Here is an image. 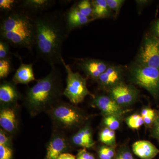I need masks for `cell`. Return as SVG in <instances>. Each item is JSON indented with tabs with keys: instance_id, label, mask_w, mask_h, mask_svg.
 Here are the masks:
<instances>
[{
	"instance_id": "obj_32",
	"label": "cell",
	"mask_w": 159,
	"mask_h": 159,
	"mask_svg": "<svg viewBox=\"0 0 159 159\" xmlns=\"http://www.w3.org/2000/svg\"><path fill=\"white\" fill-rule=\"evenodd\" d=\"M124 2L125 1L123 0H106L109 9L115 11L116 15L119 13V10Z\"/></svg>"
},
{
	"instance_id": "obj_35",
	"label": "cell",
	"mask_w": 159,
	"mask_h": 159,
	"mask_svg": "<svg viewBox=\"0 0 159 159\" xmlns=\"http://www.w3.org/2000/svg\"><path fill=\"white\" fill-rule=\"evenodd\" d=\"M153 134L154 137L159 141V114L154 121Z\"/></svg>"
},
{
	"instance_id": "obj_28",
	"label": "cell",
	"mask_w": 159,
	"mask_h": 159,
	"mask_svg": "<svg viewBox=\"0 0 159 159\" xmlns=\"http://www.w3.org/2000/svg\"><path fill=\"white\" fill-rule=\"evenodd\" d=\"M118 118L115 116H106L103 122L107 127L111 130H117L120 126V122Z\"/></svg>"
},
{
	"instance_id": "obj_22",
	"label": "cell",
	"mask_w": 159,
	"mask_h": 159,
	"mask_svg": "<svg viewBox=\"0 0 159 159\" xmlns=\"http://www.w3.org/2000/svg\"><path fill=\"white\" fill-rule=\"evenodd\" d=\"M75 5L77 9L83 15L92 19L93 6L91 1L89 0H82L79 1Z\"/></svg>"
},
{
	"instance_id": "obj_10",
	"label": "cell",
	"mask_w": 159,
	"mask_h": 159,
	"mask_svg": "<svg viewBox=\"0 0 159 159\" xmlns=\"http://www.w3.org/2000/svg\"><path fill=\"white\" fill-rule=\"evenodd\" d=\"M110 97L122 107L133 103L138 97V90L130 85L121 83L109 89Z\"/></svg>"
},
{
	"instance_id": "obj_38",
	"label": "cell",
	"mask_w": 159,
	"mask_h": 159,
	"mask_svg": "<svg viewBox=\"0 0 159 159\" xmlns=\"http://www.w3.org/2000/svg\"><path fill=\"white\" fill-rule=\"evenodd\" d=\"M158 42L159 45V40H158Z\"/></svg>"
},
{
	"instance_id": "obj_26",
	"label": "cell",
	"mask_w": 159,
	"mask_h": 159,
	"mask_svg": "<svg viewBox=\"0 0 159 159\" xmlns=\"http://www.w3.org/2000/svg\"><path fill=\"white\" fill-rule=\"evenodd\" d=\"M116 155L115 149L107 145L101 146L98 151L99 159H113Z\"/></svg>"
},
{
	"instance_id": "obj_17",
	"label": "cell",
	"mask_w": 159,
	"mask_h": 159,
	"mask_svg": "<svg viewBox=\"0 0 159 159\" xmlns=\"http://www.w3.org/2000/svg\"><path fill=\"white\" fill-rule=\"evenodd\" d=\"M70 141L72 145L86 149L92 148L95 144L92 130L88 125L80 129L72 137Z\"/></svg>"
},
{
	"instance_id": "obj_4",
	"label": "cell",
	"mask_w": 159,
	"mask_h": 159,
	"mask_svg": "<svg viewBox=\"0 0 159 159\" xmlns=\"http://www.w3.org/2000/svg\"><path fill=\"white\" fill-rule=\"evenodd\" d=\"M47 113L54 128L59 131H70L77 128L84 121L85 116L81 111L73 104L59 101Z\"/></svg>"
},
{
	"instance_id": "obj_30",
	"label": "cell",
	"mask_w": 159,
	"mask_h": 159,
	"mask_svg": "<svg viewBox=\"0 0 159 159\" xmlns=\"http://www.w3.org/2000/svg\"><path fill=\"white\" fill-rule=\"evenodd\" d=\"M12 136L1 128L0 130V145L11 147Z\"/></svg>"
},
{
	"instance_id": "obj_27",
	"label": "cell",
	"mask_w": 159,
	"mask_h": 159,
	"mask_svg": "<svg viewBox=\"0 0 159 159\" xmlns=\"http://www.w3.org/2000/svg\"><path fill=\"white\" fill-rule=\"evenodd\" d=\"M141 116L143 118L144 123L146 125H150L155 120V113L152 109H143L141 112Z\"/></svg>"
},
{
	"instance_id": "obj_31",
	"label": "cell",
	"mask_w": 159,
	"mask_h": 159,
	"mask_svg": "<svg viewBox=\"0 0 159 159\" xmlns=\"http://www.w3.org/2000/svg\"><path fill=\"white\" fill-rule=\"evenodd\" d=\"M13 150L11 147L0 145V159H12Z\"/></svg>"
},
{
	"instance_id": "obj_24",
	"label": "cell",
	"mask_w": 159,
	"mask_h": 159,
	"mask_svg": "<svg viewBox=\"0 0 159 159\" xmlns=\"http://www.w3.org/2000/svg\"><path fill=\"white\" fill-rule=\"evenodd\" d=\"M126 124L129 128L138 129L144 123L142 116L138 114H134L128 117L126 119Z\"/></svg>"
},
{
	"instance_id": "obj_34",
	"label": "cell",
	"mask_w": 159,
	"mask_h": 159,
	"mask_svg": "<svg viewBox=\"0 0 159 159\" xmlns=\"http://www.w3.org/2000/svg\"><path fill=\"white\" fill-rule=\"evenodd\" d=\"M76 159H96L92 154L87 151L86 148H82L78 151Z\"/></svg>"
},
{
	"instance_id": "obj_19",
	"label": "cell",
	"mask_w": 159,
	"mask_h": 159,
	"mask_svg": "<svg viewBox=\"0 0 159 159\" xmlns=\"http://www.w3.org/2000/svg\"><path fill=\"white\" fill-rule=\"evenodd\" d=\"M20 65L16 70L12 78V81L16 84H27L35 80L33 72V64L24 63L20 57Z\"/></svg>"
},
{
	"instance_id": "obj_13",
	"label": "cell",
	"mask_w": 159,
	"mask_h": 159,
	"mask_svg": "<svg viewBox=\"0 0 159 159\" xmlns=\"http://www.w3.org/2000/svg\"><path fill=\"white\" fill-rule=\"evenodd\" d=\"M123 70L119 66H110L106 70L100 75L97 82L102 88L110 89L122 83Z\"/></svg>"
},
{
	"instance_id": "obj_23",
	"label": "cell",
	"mask_w": 159,
	"mask_h": 159,
	"mask_svg": "<svg viewBox=\"0 0 159 159\" xmlns=\"http://www.w3.org/2000/svg\"><path fill=\"white\" fill-rule=\"evenodd\" d=\"M12 64L10 58L0 60V78L4 79L8 77L12 71Z\"/></svg>"
},
{
	"instance_id": "obj_6",
	"label": "cell",
	"mask_w": 159,
	"mask_h": 159,
	"mask_svg": "<svg viewBox=\"0 0 159 159\" xmlns=\"http://www.w3.org/2000/svg\"><path fill=\"white\" fill-rule=\"evenodd\" d=\"M133 80L139 86L145 89L154 97L159 94V70L139 65L131 71Z\"/></svg>"
},
{
	"instance_id": "obj_14",
	"label": "cell",
	"mask_w": 159,
	"mask_h": 159,
	"mask_svg": "<svg viewBox=\"0 0 159 159\" xmlns=\"http://www.w3.org/2000/svg\"><path fill=\"white\" fill-rule=\"evenodd\" d=\"M66 27L69 33L73 30L86 25L92 19L83 15L77 9L75 4L66 12L64 15Z\"/></svg>"
},
{
	"instance_id": "obj_11",
	"label": "cell",
	"mask_w": 159,
	"mask_h": 159,
	"mask_svg": "<svg viewBox=\"0 0 159 159\" xmlns=\"http://www.w3.org/2000/svg\"><path fill=\"white\" fill-rule=\"evenodd\" d=\"M78 62V66L84 71L87 77L96 80L110 66L103 61L94 58L79 60Z\"/></svg>"
},
{
	"instance_id": "obj_33",
	"label": "cell",
	"mask_w": 159,
	"mask_h": 159,
	"mask_svg": "<svg viewBox=\"0 0 159 159\" xmlns=\"http://www.w3.org/2000/svg\"><path fill=\"white\" fill-rule=\"evenodd\" d=\"M114 159H135L132 154L128 148H120L116 153Z\"/></svg>"
},
{
	"instance_id": "obj_12",
	"label": "cell",
	"mask_w": 159,
	"mask_h": 159,
	"mask_svg": "<svg viewBox=\"0 0 159 159\" xmlns=\"http://www.w3.org/2000/svg\"><path fill=\"white\" fill-rule=\"evenodd\" d=\"M93 105L97 107L103 115L119 117L123 113L122 107L110 96L99 95L94 97Z\"/></svg>"
},
{
	"instance_id": "obj_5",
	"label": "cell",
	"mask_w": 159,
	"mask_h": 159,
	"mask_svg": "<svg viewBox=\"0 0 159 159\" xmlns=\"http://www.w3.org/2000/svg\"><path fill=\"white\" fill-rule=\"evenodd\" d=\"M62 64L66 72V86L63 95L73 104L83 102L86 97L92 95L87 86L86 80L79 73L72 71L70 66L62 60Z\"/></svg>"
},
{
	"instance_id": "obj_1",
	"label": "cell",
	"mask_w": 159,
	"mask_h": 159,
	"mask_svg": "<svg viewBox=\"0 0 159 159\" xmlns=\"http://www.w3.org/2000/svg\"><path fill=\"white\" fill-rule=\"evenodd\" d=\"M34 48L39 57L51 66L62 64V46L69 33L64 15L44 12L34 16Z\"/></svg>"
},
{
	"instance_id": "obj_20",
	"label": "cell",
	"mask_w": 159,
	"mask_h": 159,
	"mask_svg": "<svg viewBox=\"0 0 159 159\" xmlns=\"http://www.w3.org/2000/svg\"><path fill=\"white\" fill-rule=\"evenodd\" d=\"M93 6L92 20L104 18L111 14V9L107 3L106 0H93L91 1Z\"/></svg>"
},
{
	"instance_id": "obj_21",
	"label": "cell",
	"mask_w": 159,
	"mask_h": 159,
	"mask_svg": "<svg viewBox=\"0 0 159 159\" xmlns=\"http://www.w3.org/2000/svg\"><path fill=\"white\" fill-rule=\"evenodd\" d=\"M99 140L107 146H113L116 144V133L115 131L106 127L99 134Z\"/></svg>"
},
{
	"instance_id": "obj_2",
	"label": "cell",
	"mask_w": 159,
	"mask_h": 159,
	"mask_svg": "<svg viewBox=\"0 0 159 159\" xmlns=\"http://www.w3.org/2000/svg\"><path fill=\"white\" fill-rule=\"evenodd\" d=\"M51 67L48 74L37 80L34 86L26 91L24 104L31 116L43 112L47 113L60 101L63 95L61 73L55 66Z\"/></svg>"
},
{
	"instance_id": "obj_7",
	"label": "cell",
	"mask_w": 159,
	"mask_h": 159,
	"mask_svg": "<svg viewBox=\"0 0 159 159\" xmlns=\"http://www.w3.org/2000/svg\"><path fill=\"white\" fill-rule=\"evenodd\" d=\"M140 65L159 70V45L157 40L146 38L140 49L138 58Z\"/></svg>"
},
{
	"instance_id": "obj_9",
	"label": "cell",
	"mask_w": 159,
	"mask_h": 159,
	"mask_svg": "<svg viewBox=\"0 0 159 159\" xmlns=\"http://www.w3.org/2000/svg\"><path fill=\"white\" fill-rule=\"evenodd\" d=\"M17 105V103L11 105L1 104L0 125L2 129L12 136L18 129Z\"/></svg>"
},
{
	"instance_id": "obj_29",
	"label": "cell",
	"mask_w": 159,
	"mask_h": 159,
	"mask_svg": "<svg viewBox=\"0 0 159 159\" xmlns=\"http://www.w3.org/2000/svg\"><path fill=\"white\" fill-rule=\"evenodd\" d=\"M10 44L6 41L0 40V60L10 58Z\"/></svg>"
},
{
	"instance_id": "obj_25",
	"label": "cell",
	"mask_w": 159,
	"mask_h": 159,
	"mask_svg": "<svg viewBox=\"0 0 159 159\" xmlns=\"http://www.w3.org/2000/svg\"><path fill=\"white\" fill-rule=\"evenodd\" d=\"M19 1L15 0H1L0 9L5 14L9 13L16 9V6L18 5Z\"/></svg>"
},
{
	"instance_id": "obj_36",
	"label": "cell",
	"mask_w": 159,
	"mask_h": 159,
	"mask_svg": "<svg viewBox=\"0 0 159 159\" xmlns=\"http://www.w3.org/2000/svg\"><path fill=\"white\" fill-rule=\"evenodd\" d=\"M57 159H76V157L69 152L61 154Z\"/></svg>"
},
{
	"instance_id": "obj_3",
	"label": "cell",
	"mask_w": 159,
	"mask_h": 159,
	"mask_svg": "<svg viewBox=\"0 0 159 159\" xmlns=\"http://www.w3.org/2000/svg\"><path fill=\"white\" fill-rule=\"evenodd\" d=\"M34 17L19 7L5 14L0 24L1 39L14 47L32 51L34 45Z\"/></svg>"
},
{
	"instance_id": "obj_16",
	"label": "cell",
	"mask_w": 159,
	"mask_h": 159,
	"mask_svg": "<svg viewBox=\"0 0 159 159\" xmlns=\"http://www.w3.org/2000/svg\"><path fill=\"white\" fill-rule=\"evenodd\" d=\"M20 94L12 81H4L0 85V102L2 105L16 104Z\"/></svg>"
},
{
	"instance_id": "obj_37",
	"label": "cell",
	"mask_w": 159,
	"mask_h": 159,
	"mask_svg": "<svg viewBox=\"0 0 159 159\" xmlns=\"http://www.w3.org/2000/svg\"><path fill=\"white\" fill-rule=\"evenodd\" d=\"M155 31L158 36H159V21L157 22L155 27Z\"/></svg>"
},
{
	"instance_id": "obj_8",
	"label": "cell",
	"mask_w": 159,
	"mask_h": 159,
	"mask_svg": "<svg viewBox=\"0 0 159 159\" xmlns=\"http://www.w3.org/2000/svg\"><path fill=\"white\" fill-rule=\"evenodd\" d=\"M72 145L70 139L62 131L55 132L48 143L44 159H57L61 154L69 152Z\"/></svg>"
},
{
	"instance_id": "obj_15",
	"label": "cell",
	"mask_w": 159,
	"mask_h": 159,
	"mask_svg": "<svg viewBox=\"0 0 159 159\" xmlns=\"http://www.w3.org/2000/svg\"><path fill=\"white\" fill-rule=\"evenodd\" d=\"M55 2L51 0H24L19 1L18 7L35 16L51 8Z\"/></svg>"
},
{
	"instance_id": "obj_18",
	"label": "cell",
	"mask_w": 159,
	"mask_h": 159,
	"mask_svg": "<svg viewBox=\"0 0 159 159\" xmlns=\"http://www.w3.org/2000/svg\"><path fill=\"white\" fill-rule=\"evenodd\" d=\"M134 153L141 159H152L159 153V150L151 142L139 141L132 146Z\"/></svg>"
}]
</instances>
